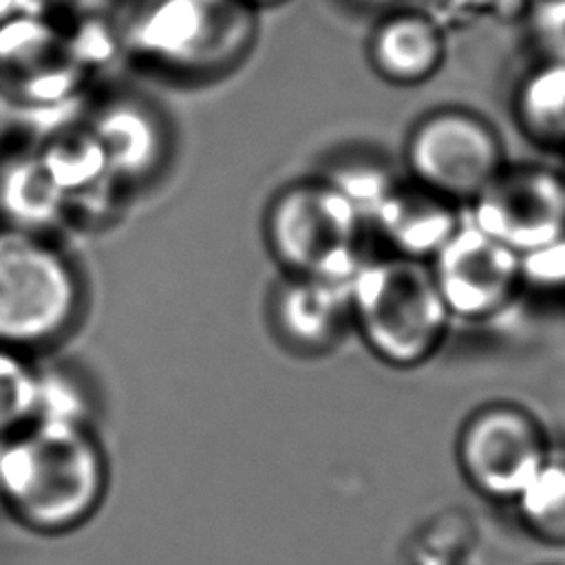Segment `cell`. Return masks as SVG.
I'll use <instances>...</instances> for the list:
<instances>
[{
	"instance_id": "6da1fadb",
	"label": "cell",
	"mask_w": 565,
	"mask_h": 565,
	"mask_svg": "<svg viewBox=\"0 0 565 565\" xmlns=\"http://www.w3.org/2000/svg\"><path fill=\"white\" fill-rule=\"evenodd\" d=\"M108 463L88 424L38 419L0 437V503L24 527L66 534L102 505Z\"/></svg>"
},
{
	"instance_id": "7a4b0ae2",
	"label": "cell",
	"mask_w": 565,
	"mask_h": 565,
	"mask_svg": "<svg viewBox=\"0 0 565 565\" xmlns=\"http://www.w3.org/2000/svg\"><path fill=\"white\" fill-rule=\"evenodd\" d=\"M351 316L366 349L393 369H415L444 344L450 311L428 260L366 258L349 282Z\"/></svg>"
},
{
	"instance_id": "3957f363",
	"label": "cell",
	"mask_w": 565,
	"mask_h": 565,
	"mask_svg": "<svg viewBox=\"0 0 565 565\" xmlns=\"http://www.w3.org/2000/svg\"><path fill=\"white\" fill-rule=\"evenodd\" d=\"M258 9L245 0H148L126 29L146 64L181 77L221 75L252 51Z\"/></svg>"
},
{
	"instance_id": "277c9868",
	"label": "cell",
	"mask_w": 565,
	"mask_h": 565,
	"mask_svg": "<svg viewBox=\"0 0 565 565\" xmlns=\"http://www.w3.org/2000/svg\"><path fill=\"white\" fill-rule=\"evenodd\" d=\"M369 218L329 177L282 188L265 214V243L287 276L349 282L366 260Z\"/></svg>"
},
{
	"instance_id": "5b68a950",
	"label": "cell",
	"mask_w": 565,
	"mask_h": 565,
	"mask_svg": "<svg viewBox=\"0 0 565 565\" xmlns=\"http://www.w3.org/2000/svg\"><path fill=\"white\" fill-rule=\"evenodd\" d=\"M82 276L44 234L0 223V344L31 351L60 340L79 318Z\"/></svg>"
},
{
	"instance_id": "8992f818",
	"label": "cell",
	"mask_w": 565,
	"mask_h": 565,
	"mask_svg": "<svg viewBox=\"0 0 565 565\" xmlns=\"http://www.w3.org/2000/svg\"><path fill=\"white\" fill-rule=\"evenodd\" d=\"M404 161L415 183L455 203H470L508 166L499 130L461 106L435 108L417 119Z\"/></svg>"
},
{
	"instance_id": "52a82bcc",
	"label": "cell",
	"mask_w": 565,
	"mask_h": 565,
	"mask_svg": "<svg viewBox=\"0 0 565 565\" xmlns=\"http://www.w3.org/2000/svg\"><path fill=\"white\" fill-rule=\"evenodd\" d=\"M455 459L470 490L494 503H512L552 455L543 424L527 408L490 402L463 419Z\"/></svg>"
},
{
	"instance_id": "ba28073f",
	"label": "cell",
	"mask_w": 565,
	"mask_h": 565,
	"mask_svg": "<svg viewBox=\"0 0 565 565\" xmlns=\"http://www.w3.org/2000/svg\"><path fill=\"white\" fill-rule=\"evenodd\" d=\"M468 205L470 223L516 254L565 234V177L545 166H505Z\"/></svg>"
},
{
	"instance_id": "9c48e42d",
	"label": "cell",
	"mask_w": 565,
	"mask_h": 565,
	"mask_svg": "<svg viewBox=\"0 0 565 565\" xmlns=\"http://www.w3.org/2000/svg\"><path fill=\"white\" fill-rule=\"evenodd\" d=\"M452 318L479 322L503 311L516 296L521 254L463 223L428 260Z\"/></svg>"
},
{
	"instance_id": "30bf717a",
	"label": "cell",
	"mask_w": 565,
	"mask_h": 565,
	"mask_svg": "<svg viewBox=\"0 0 565 565\" xmlns=\"http://www.w3.org/2000/svg\"><path fill=\"white\" fill-rule=\"evenodd\" d=\"M79 75L82 60L55 26L22 11L0 22V88L20 110L64 99Z\"/></svg>"
},
{
	"instance_id": "8fae6325",
	"label": "cell",
	"mask_w": 565,
	"mask_h": 565,
	"mask_svg": "<svg viewBox=\"0 0 565 565\" xmlns=\"http://www.w3.org/2000/svg\"><path fill=\"white\" fill-rule=\"evenodd\" d=\"M110 174L126 181L146 179L161 168L168 154L163 117L141 97L113 95L97 106L88 121Z\"/></svg>"
},
{
	"instance_id": "7c38bea8",
	"label": "cell",
	"mask_w": 565,
	"mask_h": 565,
	"mask_svg": "<svg viewBox=\"0 0 565 565\" xmlns=\"http://www.w3.org/2000/svg\"><path fill=\"white\" fill-rule=\"evenodd\" d=\"M349 282L287 276L271 302L274 327L280 338L305 353L333 347L353 324Z\"/></svg>"
},
{
	"instance_id": "4fadbf2b",
	"label": "cell",
	"mask_w": 565,
	"mask_h": 565,
	"mask_svg": "<svg viewBox=\"0 0 565 565\" xmlns=\"http://www.w3.org/2000/svg\"><path fill=\"white\" fill-rule=\"evenodd\" d=\"M459 203L411 181L397 183L371 210L373 223L395 254L430 260L463 225Z\"/></svg>"
},
{
	"instance_id": "5bb4252c",
	"label": "cell",
	"mask_w": 565,
	"mask_h": 565,
	"mask_svg": "<svg viewBox=\"0 0 565 565\" xmlns=\"http://www.w3.org/2000/svg\"><path fill=\"white\" fill-rule=\"evenodd\" d=\"M366 53L380 79L417 86L444 66L446 42L433 18L417 11H391L371 31Z\"/></svg>"
},
{
	"instance_id": "9a60e30c",
	"label": "cell",
	"mask_w": 565,
	"mask_h": 565,
	"mask_svg": "<svg viewBox=\"0 0 565 565\" xmlns=\"http://www.w3.org/2000/svg\"><path fill=\"white\" fill-rule=\"evenodd\" d=\"M68 201L38 154L18 152L0 163V223L44 234L60 223Z\"/></svg>"
},
{
	"instance_id": "2e32d148",
	"label": "cell",
	"mask_w": 565,
	"mask_h": 565,
	"mask_svg": "<svg viewBox=\"0 0 565 565\" xmlns=\"http://www.w3.org/2000/svg\"><path fill=\"white\" fill-rule=\"evenodd\" d=\"M521 135L543 148H565V62L543 60L516 86L512 99Z\"/></svg>"
},
{
	"instance_id": "e0dca14e",
	"label": "cell",
	"mask_w": 565,
	"mask_h": 565,
	"mask_svg": "<svg viewBox=\"0 0 565 565\" xmlns=\"http://www.w3.org/2000/svg\"><path fill=\"white\" fill-rule=\"evenodd\" d=\"M38 154L55 177L68 203L88 192H97L99 183L106 179H115L88 126L75 132H57Z\"/></svg>"
},
{
	"instance_id": "ac0fdd59",
	"label": "cell",
	"mask_w": 565,
	"mask_h": 565,
	"mask_svg": "<svg viewBox=\"0 0 565 565\" xmlns=\"http://www.w3.org/2000/svg\"><path fill=\"white\" fill-rule=\"evenodd\" d=\"M510 505L534 541L565 547V461L550 459Z\"/></svg>"
},
{
	"instance_id": "d6986e66",
	"label": "cell",
	"mask_w": 565,
	"mask_h": 565,
	"mask_svg": "<svg viewBox=\"0 0 565 565\" xmlns=\"http://www.w3.org/2000/svg\"><path fill=\"white\" fill-rule=\"evenodd\" d=\"M42 369L26 351L0 344V437L38 419Z\"/></svg>"
},
{
	"instance_id": "ffe728a7",
	"label": "cell",
	"mask_w": 565,
	"mask_h": 565,
	"mask_svg": "<svg viewBox=\"0 0 565 565\" xmlns=\"http://www.w3.org/2000/svg\"><path fill=\"white\" fill-rule=\"evenodd\" d=\"M521 280L543 291H565V234L521 254Z\"/></svg>"
},
{
	"instance_id": "44dd1931",
	"label": "cell",
	"mask_w": 565,
	"mask_h": 565,
	"mask_svg": "<svg viewBox=\"0 0 565 565\" xmlns=\"http://www.w3.org/2000/svg\"><path fill=\"white\" fill-rule=\"evenodd\" d=\"M527 26L543 60L565 62V0H536Z\"/></svg>"
},
{
	"instance_id": "7402d4cb",
	"label": "cell",
	"mask_w": 565,
	"mask_h": 565,
	"mask_svg": "<svg viewBox=\"0 0 565 565\" xmlns=\"http://www.w3.org/2000/svg\"><path fill=\"white\" fill-rule=\"evenodd\" d=\"M20 106L0 88V141L9 135V130L13 128V124L20 117Z\"/></svg>"
},
{
	"instance_id": "603a6c76",
	"label": "cell",
	"mask_w": 565,
	"mask_h": 565,
	"mask_svg": "<svg viewBox=\"0 0 565 565\" xmlns=\"http://www.w3.org/2000/svg\"><path fill=\"white\" fill-rule=\"evenodd\" d=\"M20 2L22 0H0V22H4L13 13H18L20 11Z\"/></svg>"
},
{
	"instance_id": "cb8c5ba5",
	"label": "cell",
	"mask_w": 565,
	"mask_h": 565,
	"mask_svg": "<svg viewBox=\"0 0 565 565\" xmlns=\"http://www.w3.org/2000/svg\"><path fill=\"white\" fill-rule=\"evenodd\" d=\"M360 7H366V9H391L395 7L399 0H351Z\"/></svg>"
},
{
	"instance_id": "d4e9b609",
	"label": "cell",
	"mask_w": 565,
	"mask_h": 565,
	"mask_svg": "<svg viewBox=\"0 0 565 565\" xmlns=\"http://www.w3.org/2000/svg\"><path fill=\"white\" fill-rule=\"evenodd\" d=\"M247 4H252L254 9H263V7H276V4H282L287 0H245Z\"/></svg>"
},
{
	"instance_id": "484cf974",
	"label": "cell",
	"mask_w": 565,
	"mask_h": 565,
	"mask_svg": "<svg viewBox=\"0 0 565 565\" xmlns=\"http://www.w3.org/2000/svg\"><path fill=\"white\" fill-rule=\"evenodd\" d=\"M563 177H565V174H563Z\"/></svg>"
}]
</instances>
